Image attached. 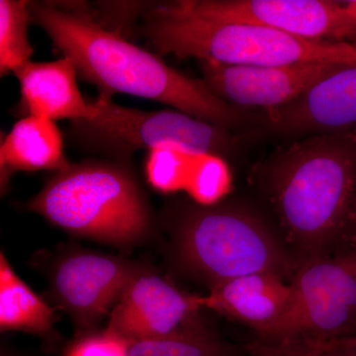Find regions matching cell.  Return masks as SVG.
Segmentation results:
<instances>
[{
	"label": "cell",
	"mask_w": 356,
	"mask_h": 356,
	"mask_svg": "<svg viewBox=\"0 0 356 356\" xmlns=\"http://www.w3.org/2000/svg\"><path fill=\"white\" fill-rule=\"evenodd\" d=\"M30 11L32 22L74 63L77 76L97 86L100 95L137 96L228 129L247 118L243 109L213 95L203 79L173 69L156 54L102 24L88 4L30 1Z\"/></svg>",
	"instance_id": "1"
},
{
	"label": "cell",
	"mask_w": 356,
	"mask_h": 356,
	"mask_svg": "<svg viewBox=\"0 0 356 356\" xmlns=\"http://www.w3.org/2000/svg\"><path fill=\"white\" fill-rule=\"evenodd\" d=\"M254 172L299 266L346 243L356 194V134L306 136Z\"/></svg>",
	"instance_id": "2"
},
{
	"label": "cell",
	"mask_w": 356,
	"mask_h": 356,
	"mask_svg": "<svg viewBox=\"0 0 356 356\" xmlns=\"http://www.w3.org/2000/svg\"><path fill=\"white\" fill-rule=\"evenodd\" d=\"M170 227L175 261L210 288L264 273L290 282L299 268L273 218L245 201L179 202Z\"/></svg>",
	"instance_id": "3"
},
{
	"label": "cell",
	"mask_w": 356,
	"mask_h": 356,
	"mask_svg": "<svg viewBox=\"0 0 356 356\" xmlns=\"http://www.w3.org/2000/svg\"><path fill=\"white\" fill-rule=\"evenodd\" d=\"M134 30L156 55L222 65L277 67L300 63L356 64V47L314 41L252 24L206 19L181 0L143 4Z\"/></svg>",
	"instance_id": "4"
},
{
	"label": "cell",
	"mask_w": 356,
	"mask_h": 356,
	"mask_svg": "<svg viewBox=\"0 0 356 356\" xmlns=\"http://www.w3.org/2000/svg\"><path fill=\"white\" fill-rule=\"evenodd\" d=\"M26 207L70 234L115 245L139 243L153 224L137 178L119 161L70 163Z\"/></svg>",
	"instance_id": "5"
},
{
	"label": "cell",
	"mask_w": 356,
	"mask_h": 356,
	"mask_svg": "<svg viewBox=\"0 0 356 356\" xmlns=\"http://www.w3.org/2000/svg\"><path fill=\"white\" fill-rule=\"evenodd\" d=\"M97 114L90 120L70 122L67 137L84 151L127 163L140 149L175 147L225 158L238 146L231 129L201 120L177 110L143 111L100 95Z\"/></svg>",
	"instance_id": "6"
},
{
	"label": "cell",
	"mask_w": 356,
	"mask_h": 356,
	"mask_svg": "<svg viewBox=\"0 0 356 356\" xmlns=\"http://www.w3.org/2000/svg\"><path fill=\"white\" fill-rule=\"evenodd\" d=\"M294 306L277 343L325 341L356 337V247L299 266L290 281Z\"/></svg>",
	"instance_id": "7"
},
{
	"label": "cell",
	"mask_w": 356,
	"mask_h": 356,
	"mask_svg": "<svg viewBox=\"0 0 356 356\" xmlns=\"http://www.w3.org/2000/svg\"><path fill=\"white\" fill-rule=\"evenodd\" d=\"M206 19L264 26L314 41L356 42V21L343 1L332 0H181Z\"/></svg>",
	"instance_id": "8"
},
{
	"label": "cell",
	"mask_w": 356,
	"mask_h": 356,
	"mask_svg": "<svg viewBox=\"0 0 356 356\" xmlns=\"http://www.w3.org/2000/svg\"><path fill=\"white\" fill-rule=\"evenodd\" d=\"M201 297L142 269L110 313L106 331L131 343L193 329L204 324Z\"/></svg>",
	"instance_id": "9"
},
{
	"label": "cell",
	"mask_w": 356,
	"mask_h": 356,
	"mask_svg": "<svg viewBox=\"0 0 356 356\" xmlns=\"http://www.w3.org/2000/svg\"><path fill=\"white\" fill-rule=\"evenodd\" d=\"M203 81L213 95L238 108L262 111L297 99L341 65L331 63L262 67L199 62Z\"/></svg>",
	"instance_id": "10"
},
{
	"label": "cell",
	"mask_w": 356,
	"mask_h": 356,
	"mask_svg": "<svg viewBox=\"0 0 356 356\" xmlns=\"http://www.w3.org/2000/svg\"><path fill=\"white\" fill-rule=\"evenodd\" d=\"M140 266L118 257L76 252L58 262L53 290L60 306L81 327H91L111 313Z\"/></svg>",
	"instance_id": "11"
},
{
	"label": "cell",
	"mask_w": 356,
	"mask_h": 356,
	"mask_svg": "<svg viewBox=\"0 0 356 356\" xmlns=\"http://www.w3.org/2000/svg\"><path fill=\"white\" fill-rule=\"evenodd\" d=\"M262 114L264 125L281 135L356 134V64L341 65L297 99Z\"/></svg>",
	"instance_id": "12"
},
{
	"label": "cell",
	"mask_w": 356,
	"mask_h": 356,
	"mask_svg": "<svg viewBox=\"0 0 356 356\" xmlns=\"http://www.w3.org/2000/svg\"><path fill=\"white\" fill-rule=\"evenodd\" d=\"M203 309L254 330L257 341H280L293 306L291 283L275 273H255L220 283L201 297Z\"/></svg>",
	"instance_id": "13"
},
{
	"label": "cell",
	"mask_w": 356,
	"mask_h": 356,
	"mask_svg": "<svg viewBox=\"0 0 356 356\" xmlns=\"http://www.w3.org/2000/svg\"><path fill=\"white\" fill-rule=\"evenodd\" d=\"M20 86L21 116L49 120H90L97 114L95 102L81 95L74 63L63 57L53 62H29L13 72Z\"/></svg>",
	"instance_id": "14"
},
{
	"label": "cell",
	"mask_w": 356,
	"mask_h": 356,
	"mask_svg": "<svg viewBox=\"0 0 356 356\" xmlns=\"http://www.w3.org/2000/svg\"><path fill=\"white\" fill-rule=\"evenodd\" d=\"M64 147V137L55 121L43 117H21L0 145L1 193L16 172L64 170L70 163Z\"/></svg>",
	"instance_id": "15"
},
{
	"label": "cell",
	"mask_w": 356,
	"mask_h": 356,
	"mask_svg": "<svg viewBox=\"0 0 356 356\" xmlns=\"http://www.w3.org/2000/svg\"><path fill=\"white\" fill-rule=\"evenodd\" d=\"M55 312L18 277L0 254V329L46 336L53 329Z\"/></svg>",
	"instance_id": "16"
},
{
	"label": "cell",
	"mask_w": 356,
	"mask_h": 356,
	"mask_svg": "<svg viewBox=\"0 0 356 356\" xmlns=\"http://www.w3.org/2000/svg\"><path fill=\"white\" fill-rule=\"evenodd\" d=\"M208 154L194 153L175 147L147 152L145 172L147 182L161 193L184 191L189 197L197 188Z\"/></svg>",
	"instance_id": "17"
},
{
	"label": "cell",
	"mask_w": 356,
	"mask_h": 356,
	"mask_svg": "<svg viewBox=\"0 0 356 356\" xmlns=\"http://www.w3.org/2000/svg\"><path fill=\"white\" fill-rule=\"evenodd\" d=\"M129 356H247L245 348L218 337L203 324L170 336L129 343Z\"/></svg>",
	"instance_id": "18"
},
{
	"label": "cell",
	"mask_w": 356,
	"mask_h": 356,
	"mask_svg": "<svg viewBox=\"0 0 356 356\" xmlns=\"http://www.w3.org/2000/svg\"><path fill=\"white\" fill-rule=\"evenodd\" d=\"M32 22L30 1H0V74L10 72L31 62L34 51L29 41V24Z\"/></svg>",
	"instance_id": "19"
},
{
	"label": "cell",
	"mask_w": 356,
	"mask_h": 356,
	"mask_svg": "<svg viewBox=\"0 0 356 356\" xmlns=\"http://www.w3.org/2000/svg\"><path fill=\"white\" fill-rule=\"evenodd\" d=\"M65 356H129V343L105 330L79 339Z\"/></svg>",
	"instance_id": "20"
},
{
	"label": "cell",
	"mask_w": 356,
	"mask_h": 356,
	"mask_svg": "<svg viewBox=\"0 0 356 356\" xmlns=\"http://www.w3.org/2000/svg\"><path fill=\"white\" fill-rule=\"evenodd\" d=\"M247 356H356L355 350H321L302 344H273L261 341L243 346Z\"/></svg>",
	"instance_id": "21"
},
{
	"label": "cell",
	"mask_w": 356,
	"mask_h": 356,
	"mask_svg": "<svg viewBox=\"0 0 356 356\" xmlns=\"http://www.w3.org/2000/svg\"><path fill=\"white\" fill-rule=\"evenodd\" d=\"M309 348H321V350H344L356 351V337H343V339H331L325 341H309L299 343Z\"/></svg>",
	"instance_id": "22"
},
{
	"label": "cell",
	"mask_w": 356,
	"mask_h": 356,
	"mask_svg": "<svg viewBox=\"0 0 356 356\" xmlns=\"http://www.w3.org/2000/svg\"><path fill=\"white\" fill-rule=\"evenodd\" d=\"M344 245H355L356 247V194L355 202H353V212H351L350 228Z\"/></svg>",
	"instance_id": "23"
},
{
	"label": "cell",
	"mask_w": 356,
	"mask_h": 356,
	"mask_svg": "<svg viewBox=\"0 0 356 356\" xmlns=\"http://www.w3.org/2000/svg\"><path fill=\"white\" fill-rule=\"evenodd\" d=\"M348 13L353 16V19L356 21V0H350V1H343Z\"/></svg>",
	"instance_id": "24"
},
{
	"label": "cell",
	"mask_w": 356,
	"mask_h": 356,
	"mask_svg": "<svg viewBox=\"0 0 356 356\" xmlns=\"http://www.w3.org/2000/svg\"><path fill=\"white\" fill-rule=\"evenodd\" d=\"M353 46L356 47V42H355V43L353 44Z\"/></svg>",
	"instance_id": "25"
},
{
	"label": "cell",
	"mask_w": 356,
	"mask_h": 356,
	"mask_svg": "<svg viewBox=\"0 0 356 356\" xmlns=\"http://www.w3.org/2000/svg\"><path fill=\"white\" fill-rule=\"evenodd\" d=\"M1 356H7L6 355H2Z\"/></svg>",
	"instance_id": "26"
}]
</instances>
